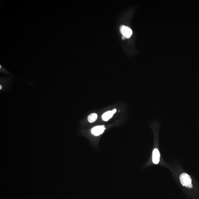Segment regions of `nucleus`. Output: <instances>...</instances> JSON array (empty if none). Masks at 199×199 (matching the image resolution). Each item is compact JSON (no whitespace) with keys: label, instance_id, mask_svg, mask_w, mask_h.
<instances>
[{"label":"nucleus","instance_id":"obj_1","mask_svg":"<svg viewBox=\"0 0 199 199\" xmlns=\"http://www.w3.org/2000/svg\"><path fill=\"white\" fill-rule=\"evenodd\" d=\"M10 77H2L0 78V93L9 90L12 82Z\"/></svg>","mask_w":199,"mask_h":199},{"label":"nucleus","instance_id":"obj_2","mask_svg":"<svg viewBox=\"0 0 199 199\" xmlns=\"http://www.w3.org/2000/svg\"><path fill=\"white\" fill-rule=\"evenodd\" d=\"M180 181L184 186L191 188L192 187V179L190 176L186 173H183L180 176Z\"/></svg>","mask_w":199,"mask_h":199},{"label":"nucleus","instance_id":"obj_3","mask_svg":"<svg viewBox=\"0 0 199 199\" xmlns=\"http://www.w3.org/2000/svg\"><path fill=\"white\" fill-rule=\"evenodd\" d=\"M120 31L123 36L127 39L130 38L133 34L132 30L128 27L125 26H121L120 27Z\"/></svg>","mask_w":199,"mask_h":199},{"label":"nucleus","instance_id":"obj_4","mask_svg":"<svg viewBox=\"0 0 199 199\" xmlns=\"http://www.w3.org/2000/svg\"><path fill=\"white\" fill-rule=\"evenodd\" d=\"M106 128L104 126H97L93 127L91 130V133L93 135L98 136L101 135L105 131Z\"/></svg>","mask_w":199,"mask_h":199},{"label":"nucleus","instance_id":"obj_5","mask_svg":"<svg viewBox=\"0 0 199 199\" xmlns=\"http://www.w3.org/2000/svg\"><path fill=\"white\" fill-rule=\"evenodd\" d=\"M116 111H117V109L116 108L113 109L112 111H107L102 115V119L104 121H108L110 119H111V118L114 115V114L116 113Z\"/></svg>","mask_w":199,"mask_h":199},{"label":"nucleus","instance_id":"obj_6","mask_svg":"<svg viewBox=\"0 0 199 199\" xmlns=\"http://www.w3.org/2000/svg\"><path fill=\"white\" fill-rule=\"evenodd\" d=\"M160 154L158 149L155 148L153 152V156L152 161L153 163L155 164H158L160 161Z\"/></svg>","mask_w":199,"mask_h":199},{"label":"nucleus","instance_id":"obj_7","mask_svg":"<svg viewBox=\"0 0 199 199\" xmlns=\"http://www.w3.org/2000/svg\"><path fill=\"white\" fill-rule=\"evenodd\" d=\"M97 115L96 113H93L88 116L87 120L90 123H93L95 122L97 119Z\"/></svg>","mask_w":199,"mask_h":199},{"label":"nucleus","instance_id":"obj_8","mask_svg":"<svg viewBox=\"0 0 199 199\" xmlns=\"http://www.w3.org/2000/svg\"><path fill=\"white\" fill-rule=\"evenodd\" d=\"M126 39V37H124V36H122V39L123 40H125V39Z\"/></svg>","mask_w":199,"mask_h":199}]
</instances>
